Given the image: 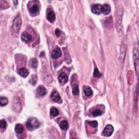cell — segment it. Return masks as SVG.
Masks as SVG:
<instances>
[{"mask_svg":"<svg viewBox=\"0 0 139 139\" xmlns=\"http://www.w3.org/2000/svg\"><path fill=\"white\" fill-rule=\"evenodd\" d=\"M102 6L99 4H97L94 5L91 8V11L92 13L96 15H100L101 14L102 12Z\"/></svg>","mask_w":139,"mask_h":139,"instance_id":"obj_9","label":"cell"},{"mask_svg":"<svg viewBox=\"0 0 139 139\" xmlns=\"http://www.w3.org/2000/svg\"><path fill=\"white\" fill-rule=\"evenodd\" d=\"M71 139H76V138H71Z\"/></svg>","mask_w":139,"mask_h":139,"instance_id":"obj_34","label":"cell"},{"mask_svg":"<svg viewBox=\"0 0 139 139\" xmlns=\"http://www.w3.org/2000/svg\"><path fill=\"white\" fill-rule=\"evenodd\" d=\"M114 131V127L111 124H108L106 125L104 129L103 130L102 132L103 135H104L106 137H109L113 133Z\"/></svg>","mask_w":139,"mask_h":139,"instance_id":"obj_5","label":"cell"},{"mask_svg":"<svg viewBox=\"0 0 139 139\" xmlns=\"http://www.w3.org/2000/svg\"><path fill=\"white\" fill-rule=\"evenodd\" d=\"M21 23L22 20L21 16L20 15H18L15 18V19L13 21V26H12V29H13L14 33L17 34L18 32H19L21 26Z\"/></svg>","mask_w":139,"mask_h":139,"instance_id":"obj_3","label":"cell"},{"mask_svg":"<svg viewBox=\"0 0 139 139\" xmlns=\"http://www.w3.org/2000/svg\"><path fill=\"white\" fill-rule=\"evenodd\" d=\"M29 13L31 14L32 16H35L38 14L39 11V7L37 4H33L31 7H30L29 9Z\"/></svg>","mask_w":139,"mask_h":139,"instance_id":"obj_10","label":"cell"},{"mask_svg":"<svg viewBox=\"0 0 139 139\" xmlns=\"http://www.w3.org/2000/svg\"><path fill=\"white\" fill-rule=\"evenodd\" d=\"M51 98L53 101L58 103H62V100L60 97L59 94L56 91H53L52 92L51 95Z\"/></svg>","mask_w":139,"mask_h":139,"instance_id":"obj_7","label":"cell"},{"mask_svg":"<svg viewBox=\"0 0 139 139\" xmlns=\"http://www.w3.org/2000/svg\"><path fill=\"white\" fill-rule=\"evenodd\" d=\"M30 65L33 68H37L38 66V60L36 58H33L30 61Z\"/></svg>","mask_w":139,"mask_h":139,"instance_id":"obj_27","label":"cell"},{"mask_svg":"<svg viewBox=\"0 0 139 139\" xmlns=\"http://www.w3.org/2000/svg\"><path fill=\"white\" fill-rule=\"evenodd\" d=\"M40 125V123L39 121L35 118H29L26 123L27 128L29 131H33L38 129Z\"/></svg>","mask_w":139,"mask_h":139,"instance_id":"obj_2","label":"cell"},{"mask_svg":"<svg viewBox=\"0 0 139 139\" xmlns=\"http://www.w3.org/2000/svg\"><path fill=\"white\" fill-rule=\"evenodd\" d=\"M88 123L92 127L96 128L98 125V122L96 121H88Z\"/></svg>","mask_w":139,"mask_h":139,"instance_id":"obj_31","label":"cell"},{"mask_svg":"<svg viewBox=\"0 0 139 139\" xmlns=\"http://www.w3.org/2000/svg\"><path fill=\"white\" fill-rule=\"evenodd\" d=\"M8 100L5 97H0V105L5 106L8 104Z\"/></svg>","mask_w":139,"mask_h":139,"instance_id":"obj_24","label":"cell"},{"mask_svg":"<svg viewBox=\"0 0 139 139\" xmlns=\"http://www.w3.org/2000/svg\"><path fill=\"white\" fill-rule=\"evenodd\" d=\"M47 90L44 86H39L37 90V96L39 97H44L47 94Z\"/></svg>","mask_w":139,"mask_h":139,"instance_id":"obj_8","label":"cell"},{"mask_svg":"<svg viewBox=\"0 0 139 139\" xmlns=\"http://www.w3.org/2000/svg\"><path fill=\"white\" fill-rule=\"evenodd\" d=\"M83 90H84V94H85L87 96L90 97L93 95V91L91 88L88 86H84L83 87Z\"/></svg>","mask_w":139,"mask_h":139,"instance_id":"obj_19","label":"cell"},{"mask_svg":"<svg viewBox=\"0 0 139 139\" xmlns=\"http://www.w3.org/2000/svg\"><path fill=\"white\" fill-rule=\"evenodd\" d=\"M62 56V51L59 48H56L52 53V57L54 59H57Z\"/></svg>","mask_w":139,"mask_h":139,"instance_id":"obj_13","label":"cell"},{"mask_svg":"<svg viewBox=\"0 0 139 139\" xmlns=\"http://www.w3.org/2000/svg\"><path fill=\"white\" fill-rule=\"evenodd\" d=\"M117 14L116 15V28L117 29H118L121 26L122 22V17H123V10L122 8H120L117 11Z\"/></svg>","mask_w":139,"mask_h":139,"instance_id":"obj_4","label":"cell"},{"mask_svg":"<svg viewBox=\"0 0 139 139\" xmlns=\"http://www.w3.org/2000/svg\"><path fill=\"white\" fill-rule=\"evenodd\" d=\"M47 19L48 20L51 22H53L56 19V15L54 12L52 10H50L48 11L47 15Z\"/></svg>","mask_w":139,"mask_h":139,"instance_id":"obj_18","label":"cell"},{"mask_svg":"<svg viewBox=\"0 0 139 139\" xmlns=\"http://www.w3.org/2000/svg\"><path fill=\"white\" fill-rule=\"evenodd\" d=\"M21 39L25 43H28L32 40V36L28 33L24 32L21 35Z\"/></svg>","mask_w":139,"mask_h":139,"instance_id":"obj_16","label":"cell"},{"mask_svg":"<svg viewBox=\"0 0 139 139\" xmlns=\"http://www.w3.org/2000/svg\"><path fill=\"white\" fill-rule=\"evenodd\" d=\"M133 58L136 73L139 74V43H138L135 44L133 50Z\"/></svg>","mask_w":139,"mask_h":139,"instance_id":"obj_1","label":"cell"},{"mask_svg":"<svg viewBox=\"0 0 139 139\" xmlns=\"http://www.w3.org/2000/svg\"><path fill=\"white\" fill-rule=\"evenodd\" d=\"M72 92L74 95H78L80 93V90L79 87H78V84H75L73 87V90H72Z\"/></svg>","mask_w":139,"mask_h":139,"instance_id":"obj_29","label":"cell"},{"mask_svg":"<svg viewBox=\"0 0 139 139\" xmlns=\"http://www.w3.org/2000/svg\"><path fill=\"white\" fill-rule=\"evenodd\" d=\"M15 131H16V133L21 134L24 131V130H25V129H24V127L22 124H17L15 126Z\"/></svg>","mask_w":139,"mask_h":139,"instance_id":"obj_22","label":"cell"},{"mask_svg":"<svg viewBox=\"0 0 139 139\" xmlns=\"http://www.w3.org/2000/svg\"><path fill=\"white\" fill-rule=\"evenodd\" d=\"M21 108H22V106H21V103L20 101L19 100V99L16 98L14 100L13 102V110L17 112H20L21 110Z\"/></svg>","mask_w":139,"mask_h":139,"instance_id":"obj_6","label":"cell"},{"mask_svg":"<svg viewBox=\"0 0 139 139\" xmlns=\"http://www.w3.org/2000/svg\"><path fill=\"white\" fill-rule=\"evenodd\" d=\"M58 80L60 84H66L68 81V77L67 75H66L65 72H62V73L60 74L58 77Z\"/></svg>","mask_w":139,"mask_h":139,"instance_id":"obj_12","label":"cell"},{"mask_svg":"<svg viewBox=\"0 0 139 139\" xmlns=\"http://www.w3.org/2000/svg\"><path fill=\"white\" fill-rule=\"evenodd\" d=\"M56 35L57 36V37H59V36H60V34H61V31H60V30L58 29H56Z\"/></svg>","mask_w":139,"mask_h":139,"instance_id":"obj_32","label":"cell"},{"mask_svg":"<svg viewBox=\"0 0 139 139\" xmlns=\"http://www.w3.org/2000/svg\"><path fill=\"white\" fill-rule=\"evenodd\" d=\"M105 26L108 28H110L112 26V19L111 17L108 18L105 22Z\"/></svg>","mask_w":139,"mask_h":139,"instance_id":"obj_23","label":"cell"},{"mask_svg":"<svg viewBox=\"0 0 139 139\" xmlns=\"http://www.w3.org/2000/svg\"><path fill=\"white\" fill-rule=\"evenodd\" d=\"M51 114L52 116L54 117H56L58 115H59V111L56 108H54V107H52L51 109Z\"/></svg>","mask_w":139,"mask_h":139,"instance_id":"obj_25","label":"cell"},{"mask_svg":"<svg viewBox=\"0 0 139 139\" xmlns=\"http://www.w3.org/2000/svg\"><path fill=\"white\" fill-rule=\"evenodd\" d=\"M104 109H101V108H98V106L96 108L92 110L91 114L92 115V116L94 117H97L101 116L103 114L104 112Z\"/></svg>","mask_w":139,"mask_h":139,"instance_id":"obj_11","label":"cell"},{"mask_svg":"<svg viewBox=\"0 0 139 139\" xmlns=\"http://www.w3.org/2000/svg\"><path fill=\"white\" fill-rule=\"evenodd\" d=\"M64 60L65 62L67 64H70L72 62V60L71 57L70 56V54L69 51H68L67 48H64Z\"/></svg>","mask_w":139,"mask_h":139,"instance_id":"obj_14","label":"cell"},{"mask_svg":"<svg viewBox=\"0 0 139 139\" xmlns=\"http://www.w3.org/2000/svg\"><path fill=\"white\" fill-rule=\"evenodd\" d=\"M13 2H14V4L15 5H16L17 4V0H13Z\"/></svg>","mask_w":139,"mask_h":139,"instance_id":"obj_33","label":"cell"},{"mask_svg":"<svg viewBox=\"0 0 139 139\" xmlns=\"http://www.w3.org/2000/svg\"><path fill=\"white\" fill-rule=\"evenodd\" d=\"M59 125H60V127L64 130H68L69 127V123L67 121L65 120L62 121L60 123Z\"/></svg>","mask_w":139,"mask_h":139,"instance_id":"obj_21","label":"cell"},{"mask_svg":"<svg viewBox=\"0 0 139 139\" xmlns=\"http://www.w3.org/2000/svg\"><path fill=\"white\" fill-rule=\"evenodd\" d=\"M94 75L95 77L96 78H100L102 77V74H101L100 71H98V69L96 67L95 68V70H94Z\"/></svg>","mask_w":139,"mask_h":139,"instance_id":"obj_30","label":"cell"},{"mask_svg":"<svg viewBox=\"0 0 139 139\" xmlns=\"http://www.w3.org/2000/svg\"><path fill=\"white\" fill-rule=\"evenodd\" d=\"M7 127V122L4 120H0V129L4 130Z\"/></svg>","mask_w":139,"mask_h":139,"instance_id":"obj_26","label":"cell"},{"mask_svg":"<svg viewBox=\"0 0 139 139\" xmlns=\"http://www.w3.org/2000/svg\"><path fill=\"white\" fill-rule=\"evenodd\" d=\"M37 80H38V77H37V75H32L29 80V83H31V84H32V85H34L37 82Z\"/></svg>","mask_w":139,"mask_h":139,"instance_id":"obj_28","label":"cell"},{"mask_svg":"<svg viewBox=\"0 0 139 139\" xmlns=\"http://www.w3.org/2000/svg\"><path fill=\"white\" fill-rule=\"evenodd\" d=\"M19 74L22 77L26 78L29 75V72L27 69L25 68H21L19 71Z\"/></svg>","mask_w":139,"mask_h":139,"instance_id":"obj_20","label":"cell"},{"mask_svg":"<svg viewBox=\"0 0 139 139\" xmlns=\"http://www.w3.org/2000/svg\"><path fill=\"white\" fill-rule=\"evenodd\" d=\"M110 11H111V7L109 4H105L102 6V12L104 14L108 15L109 14H110Z\"/></svg>","mask_w":139,"mask_h":139,"instance_id":"obj_17","label":"cell"},{"mask_svg":"<svg viewBox=\"0 0 139 139\" xmlns=\"http://www.w3.org/2000/svg\"><path fill=\"white\" fill-rule=\"evenodd\" d=\"M127 46L125 45H122L121 46V48L120 51V59L121 60V62L123 63L124 58L125 57V53L127 51Z\"/></svg>","mask_w":139,"mask_h":139,"instance_id":"obj_15","label":"cell"}]
</instances>
